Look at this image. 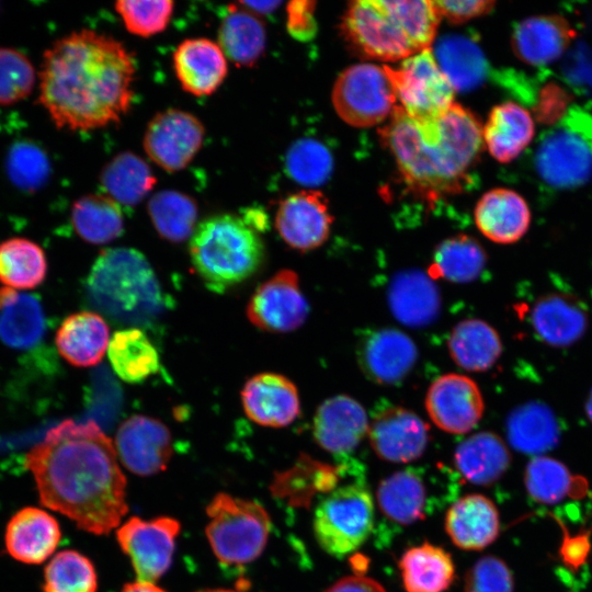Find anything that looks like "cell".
<instances>
[{"label":"cell","mask_w":592,"mask_h":592,"mask_svg":"<svg viewBox=\"0 0 592 592\" xmlns=\"http://www.w3.org/2000/svg\"><path fill=\"white\" fill-rule=\"evenodd\" d=\"M508 432L512 444L525 451H540L556 437V428L550 414L540 407L533 406L511 415Z\"/></svg>","instance_id":"cell-48"},{"label":"cell","mask_w":592,"mask_h":592,"mask_svg":"<svg viewBox=\"0 0 592 592\" xmlns=\"http://www.w3.org/2000/svg\"><path fill=\"white\" fill-rule=\"evenodd\" d=\"M482 128L478 117L457 103L426 124L414 122L397 105L380 134L406 183L434 200L467 184L485 144Z\"/></svg>","instance_id":"cell-3"},{"label":"cell","mask_w":592,"mask_h":592,"mask_svg":"<svg viewBox=\"0 0 592 592\" xmlns=\"http://www.w3.org/2000/svg\"><path fill=\"white\" fill-rule=\"evenodd\" d=\"M399 569L407 592H444L455 578L451 555L426 542L407 549L399 560Z\"/></svg>","instance_id":"cell-33"},{"label":"cell","mask_w":592,"mask_h":592,"mask_svg":"<svg viewBox=\"0 0 592 592\" xmlns=\"http://www.w3.org/2000/svg\"><path fill=\"white\" fill-rule=\"evenodd\" d=\"M172 64L182 89L194 96L213 94L228 72L227 58L218 43L204 37L182 41Z\"/></svg>","instance_id":"cell-23"},{"label":"cell","mask_w":592,"mask_h":592,"mask_svg":"<svg viewBox=\"0 0 592 592\" xmlns=\"http://www.w3.org/2000/svg\"><path fill=\"white\" fill-rule=\"evenodd\" d=\"M107 354L115 374L124 382L138 384L159 371V355L139 328L118 330L110 340Z\"/></svg>","instance_id":"cell-35"},{"label":"cell","mask_w":592,"mask_h":592,"mask_svg":"<svg viewBox=\"0 0 592 592\" xmlns=\"http://www.w3.org/2000/svg\"><path fill=\"white\" fill-rule=\"evenodd\" d=\"M394 317L408 327L431 325L440 314L441 296L434 281L418 270L397 273L388 288Z\"/></svg>","instance_id":"cell-26"},{"label":"cell","mask_w":592,"mask_h":592,"mask_svg":"<svg viewBox=\"0 0 592 592\" xmlns=\"http://www.w3.org/2000/svg\"><path fill=\"white\" fill-rule=\"evenodd\" d=\"M189 246L195 272L215 293H224L253 276L265 258L258 229L232 214H216L201 221Z\"/></svg>","instance_id":"cell-5"},{"label":"cell","mask_w":592,"mask_h":592,"mask_svg":"<svg viewBox=\"0 0 592 592\" xmlns=\"http://www.w3.org/2000/svg\"><path fill=\"white\" fill-rule=\"evenodd\" d=\"M205 136L202 122L192 113L168 109L157 113L144 135L150 160L168 172L185 169L201 150Z\"/></svg>","instance_id":"cell-12"},{"label":"cell","mask_w":592,"mask_h":592,"mask_svg":"<svg viewBox=\"0 0 592 592\" xmlns=\"http://www.w3.org/2000/svg\"><path fill=\"white\" fill-rule=\"evenodd\" d=\"M61 539L58 521L46 510L25 506L5 526L7 553L16 561L39 565L53 556Z\"/></svg>","instance_id":"cell-21"},{"label":"cell","mask_w":592,"mask_h":592,"mask_svg":"<svg viewBox=\"0 0 592 592\" xmlns=\"http://www.w3.org/2000/svg\"><path fill=\"white\" fill-rule=\"evenodd\" d=\"M218 45L238 67H251L264 54L266 31L257 14L231 4L218 29Z\"/></svg>","instance_id":"cell-32"},{"label":"cell","mask_w":592,"mask_h":592,"mask_svg":"<svg viewBox=\"0 0 592 592\" xmlns=\"http://www.w3.org/2000/svg\"><path fill=\"white\" fill-rule=\"evenodd\" d=\"M384 67L399 106L414 122L432 123L454 103L455 90L439 67L431 47L401 60L396 68Z\"/></svg>","instance_id":"cell-8"},{"label":"cell","mask_w":592,"mask_h":592,"mask_svg":"<svg viewBox=\"0 0 592 592\" xmlns=\"http://www.w3.org/2000/svg\"><path fill=\"white\" fill-rule=\"evenodd\" d=\"M447 345L452 360L469 372L489 369L502 353L498 332L474 318L462 320L452 329Z\"/></svg>","instance_id":"cell-34"},{"label":"cell","mask_w":592,"mask_h":592,"mask_svg":"<svg viewBox=\"0 0 592 592\" xmlns=\"http://www.w3.org/2000/svg\"><path fill=\"white\" fill-rule=\"evenodd\" d=\"M241 401L247 417L263 426H287L300 413L295 384L277 373H260L249 378L241 390Z\"/></svg>","instance_id":"cell-19"},{"label":"cell","mask_w":592,"mask_h":592,"mask_svg":"<svg viewBox=\"0 0 592 592\" xmlns=\"http://www.w3.org/2000/svg\"><path fill=\"white\" fill-rule=\"evenodd\" d=\"M444 525L455 546L464 550H481L498 537L500 516L489 498L471 493L451 505Z\"/></svg>","instance_id":"cell-25"},{"label":"cell","mask_w":592,"mask_h":592,"mask_svg":"<svg viewBox=\"0 0 592 592\" xmlns=\"http://www.w3.org/2000/svg\"><path fill=\"white\" fill-rule=\"evenodd\" d=\"M525 482L533 498L550 503L565 497L570 475L559 462L549 457H536L526 468Z\"/></svg>","instance_id":"cell-49"},{"label":"cell","mask_w":592,"mask_h":592,"mask_svg":"<svg viewBox=\"0 0 592 592\" xmlns=\"http://www.w3.org/2000/svg\"><path fill=\"white\" fill-rule=\"evenodd\" d=\"M86 291L94 308L124 325H150L166 307L152 266L133 248L102 250L91 266Z\"/></svg>","instance_id":"cell-4"},{"label":"cell","mask_w":592,"mask_h":592,"mask_svg":"<svg viewBox=\"0 0 592 592\" xmlns=\"http://www.w3.org/2000/svg\"><path fill=\"white\" fill-rule=\"evenodd\" d=\"M474 217L479 231L500 244H511L523 238L532 220L524 197L504 187L486 192L476 204Z\"/></svg>","instance_id":"cell-24"},{"label":"cell","mask_w":592,"mask_h":592,"mask_svg":"<svg viewBox=\"0 0 592 592\" xmlns=\"http://www.w3.org/2000/svg\"><path fill=\"white\" fill-rule=\"evenodd\" d=\"M315 2L292 1L287 4L286 26L292 36L299 41H309L316 34V21L314 16Z\"/></svg>","instance_id":"cell-51"},{"label":"cell","mask_w":592,"mask_h":592,"mask_svg":"<svg viewBox=\"0 0 592 592\" xmlns=\"http://www.w3.org/2000/svg\"><path fill=\"white\" fill-rule=\"evenodd\" d=\"M71 224L80 238L96 246L112 242L124 231L119 205L103 194H87L75 201Z\"/></svg>","instance_id":"cell-39"},{"label":"cell","mask_w":592,"mask_h":592,"mask_svg":"<svg viewBox=\"0 0 592 592\" xmlns=\"http://www.w3.org/2000/svg\"><path fill=\"white\" fill-rule=\"evenodd\" d=\"M369 421L363 406L348 395L325 400L312 421L316 443L330 453H348L367 436Z\"/></svg>","instance_id":"cell-20"},{"label":"cell","mask_w":592,"mask_h":592,"mask_svg":"<svg viewBox=\"0 0 592 592\" xmlns=\"http://www.w3.org/2000/svg\"><path fill=\"white\" fill-rule=\"evenodd\" d=\"M136 62L112 36L80 30L43 55L39 103L60 129L91 130L118 123L134 98Z\"/></svg>","instance_id":"cell-2"},{"label":"cell","mask_w":592,"mask_h":592,"mask_svg":"<svg viewBox=\"0 0 592 592\" xmlns=\"http://www.w3.org/2000/svg\"><path fill=\"white\" fill-rule=\"evenodd\" d=\"M41 503L94 535H106L128 512L126 478L114 443L94 421L65 420L25 456Z\"/></svg>","instance_id":"cell-1"},{"label":"cell","mask_w":592,"mask_h":592,"mask_svg":"<svg viewBox=\"0 0 592 592\" xmlns=\"http://www.w3.org/2000/svg\"><path fill=\"white\" fill-rule=\"evenodd\" d=\"M47 274L44 250L36 242L13 237L0 243V282L12 289L37 287Z\"/></svg>","instance_id":"cell-41"},{"label":"cell","mask_w":592,"mask_h":592,"mask_svg":"<svg viewBox=\"0 0 592 592\" xmlns=\"http://www.w3.org/2000/svg\"><path fill=\"white\" fill-rule=\"evenodd\" d=\"M376 497L383 514L398 524L409 525L425 516V486L411 470L396 471L383 479Z\"/></svg>","instance_id":"cell-38"},{"label":"cell","mask_w":592,"mask_h":592,"mask_svg":"<svg viewBox=\"0 0 592 592\" xmlns=\"http://www.w3.org/2000/svg\"><path fill=\"white\" fill-rule=\"evenodd\" d=\"M55 343L58 353L71 365L91 367L104 356L110 344V329L98 312L82 310L60 323Z\"/></svg>","instance_id":"cell-27"},{"label":"cell","mask_w":592,"mask_h":592,"mask_svg":"<svg viewBox=\"0 0 592 592\" xmlns=\"http://www.w3.org/2000/svg\"><path fill=\"white\" fill-rule=\"evenodd\" d=\"M247 317L258 329L271 333L292 332L304 325L309 305L299 278L292 270H281L260 284L247 305Z\"/></svg>","instance_id":"cell-13"},{"label":"cell","mask_w":592,"mask_h":592,"mask_svg":"<svg viewBox=\"0 0 592 592\" xmlns=\"http://www.w3.org/2000/svg\"><path fill=\"white\" fill-rule=\"evenodd\" d=\"M196 592H244V589L242 588V583H241V587L240 588H237V589H204V590H198Z\"/></svg>","instance_id":"cell-56"},{"label":"cell","mask_w":592,"mask_h":592,"mask_svg":"<svg viewBox=\"0 0 592 592\" xmlns=\"http://www.w3.org/2000/svg\"><path fill=\"white\" fill-rule=\"evenodd\" d=\"M281 1H240L239 5L254 14H265L271 13L281 5Z\"/></svg>","instance_id":"cell-54"},{"label":"cell","mask_w":592,"mask_h":592,"mask_svg":"<svg viewBox=\"0 0 592 592\" xmlns=\"http://www.w3.org/2000/svg\"><path fill=\"white\" fill-rule=\"evenodd\" d=\"M115 10L126 30L140 37H150L162 33L173 15L174 2L169 0L117 1Z\"/></svg>","instance_id":"cell-47"},{"label":"cell","mask_w":592,"mask_h":592,"mask_svg":"<svg viewBox=\"0 0 592 592\" xmlns=\"http://www.w3.org/2000/svg\"><path fill=\"white\" fill-rule=\"evenodd\" d=\"M147 209L156 231L170 242L179 243L191 238L197 227V204L183 192H157L149 198Z\"/></svg>","instance_id":"cell-42"},{"label":"cell","mask_w":592,"mask_h":592,"mask_svg":"<svg viewBox=\"0 0 592 592\" xmlns=\"http://www.w3.org/2000/svg\"><path fill=\"white\" fill-rule=\"evenodd\" d=\"M325 592H386L376 580L362 577L350 576L337 581Z\"/></svg>","instance_id":"cell-53"},{"label":"cell","mask_w":592,"mask_h":592,"mask_svg":"<svg viewBox=\"0 0 592 592\" xmlns=\"http://www.w3.org/2000/svg\"><path fill=\"white\" fill-rule=\"evenodd\" d=\"M454 464L469 482L485 486L493 483L504 474L510 464V454L497 434L483 431L458 444Z\"/></svg>","instance_id":"cell-31"},{"label":"cell","mask_w":592,"mask_h":592,"mask_svg":"<svg viewBox=\"0 0 592 592\" xmlns=\"http://www.w3.org/2000/svg\"><path fill=\"white\" fill-rule=\"evenodd\" d=\"M368 440L375 454L391 463L421 457L429 444V425L413 411L398 406L379 410L369 422Z\"/></svg>","instance_id":"cell-17"},{"label":"cell","mask_w":592,"mask_h":592,"mask_svg":"<svg viewBox=\"0 0 592 592\" xmlns=\"http://www.w3.org/2000/svg\"><path fill=\"white\" fill-rule=\"evenodd\" d=\"M180 522L171 516H132L116 530V539L138 581L156 583L171 567Z\"/></svg>","instance_id":"cell-11"},{"label":"cell","mask_w":592,"mask_h":592,"mask_svg":"<svg viewBox=\"0 0 592 592\" xmlns=\"http://www.w3.org/2000/svg\"><path fill=\"white\" fill-rule=\"evenodd\" d=\"M574 37L576 31L563 16L534 15L515 25L511 36V46L521 61L538 67L557 61Z\"/></svg>","instance_id":"cell-22"},{"label":"cell","mask_w":592,"mask_h":592,"mask_svg":"<svg viewBox=\"0 0 592 592\" xmlns=\"http://www.w3.org/2000/svg\"><path fill=\"white\" fill-rule=\"evenodd\" d=\"M285 169L295 182L315 187L329 180L333 169V159L322 143L304 138L288 148L285 156Z\"/></svg>","instance_id":"cell-44"},{"label":"cell","mask_w":592,"mask_h":592,"mask_svg":"<svg viewBox=\"0 0 592 592\" xmlns=\"http://www.w3.org/2000/svg\"><path fill=\"white\" fill-rule=\"evenodd\" d=\"M483 143L499 162L515 160L532 143L535 123L532 114L514 101L493 106L482 128Z\"/></svg>","instance_id":"cell-28"},{"label":"cell","mask_w":592,"mask_h":592,"mask_svg":"<svg viewBox=\"0 0 592 592\" xmlns=\"http://www.w3.org/2000/svg\"><path fill=\"white\" fill-rule=\"evenodd\" d=\"M487 257L481 244L470 236L457 235L443 240L434 250L428 275L453 283L476 280L486 265Z\"/></svg>","instance_id":"cell-40"},{"label":"cell","mask_w":592,"mask_h":592,"mask_svg":"<svg viewBox=\"0 0 592 592\" xmlns=\"http://www.w3.org/2000/svg\"><path fill=\"white\" fill-rule=\"evenodd\" d=\"M114 447L124 467L143 477L163 471L173 453L169 428L143 414L132 415L121 423Z\"/></svg>","instance_id":"cell-14"},{"label":"cell","mask_w":592,"mask_h":592,"mask_svg":"<svg viewBox=\"0 0 592 592\" xmlns=\"http://www.w3.org/2000/svg\"><path fill=\"white\" fill-rule=\"evenodd\" d=\"M512 573L506 563L498 557L485 556L468 569L464 592H513Z\"/></svg>","instance_id":"cell-50"},{"label":"cell","mask_w":592,"mask_h":592,"mask_svg":"<svg viewBox=\"0 0 592 592\" xmlns=\"http://www.w3.org/2000/svg\"><path fill=\"white\" fill-rule=\"evenodd\" d=\"M533 316L537 332L550 343L566 344L583 331L582 312L558 297L540 301Z\"/></svg>","instance_id":"cell-45"},{"label":"cell","mask_w":592,"mask_h":592,"mask_svg":"<svg viewBox=\"0 0 592 592\" xmlns=\"http://www.w3.org/2000/svg\"><path fill=\"white\" fill-rule=\"evenodd\" d=\"M332 223L328 201L320 192L311 190L286 196L275 215V227L283 241L303 252L323 244Z\"/></svg>","instance_id":"cell-16"},{"label":"cell","mask_w":592,"mask_h":592,"mask_svg":"<svg viewBox=\"0 0 592 592\" xmlns=\"http://www.w3.org/2000/svg\"><path fill=\"white\" fill-rule=\"evenodd\" d=\"M425 409L439 429L464 434L480 421L485 402L478 385L471 378L451 373L440 376L430 385Z\"/></svg>","instance_id":"cell-15"},{"label":"cell","mask_w":592,"mask_h":592,"mask_svg":"<svg viewBox=\"0 0 592 592\" xmlns=\"http://www.w3.org/2000/svg\"><path fill=\"white\" fill-rule=\"evenodd\" d=\"M206 538L217 560L226 566H243L264 551L271 517L260 503L218 492L206 505Z\"/></svg>","instance_id":"cell-6"},{"label":"cell","mask_w":592,"mask_h":592,"mask_svg":"<svg viewBox=\"0 0 592 592\" xmlns=\"http://www.w3.org/2000/svg\"><path fill=\"white\" fill-rule=\"evenodd\" d=\"M43 592H96L93 562L81 553L65 549L55 554L44 569Z\"/></svg>","instance_id":"cell-43"},{"label":"cell","mask_w":592,"mask_h":592,"mask_svg":"<svg viewBox=\"0 0 592 592\" xmlns=\"http://www.w3.org/2000/svg\"><path fill=\"white\" fill-rule=\"evenodd\" d=\"M45 315L39 300L27 293L0 288V340L13 349H29L45 334Z\"/></svg>","instance_id":"cell-30"},{"label":"cell","mask_w":592,"mask_h":592,"mask_svg":"<svg viewBox=\"0 0 592 592\" xmlns=\"http://www.w3.org/2000/svg\"><path fill=\"white\" fill-rule=\"evenodd\" d=\"M346 41L365 57L396 61L417 53L390 1L350 2L342 20Z\"/></svg>","instance_id":"cell-9"},{"label":"cell","mask_w":592,"mask_h":592,"mask_svg":"<svg viewBox=\"0 0 592 592\" xmlns=\"http://www.w3.org/2000/svg\"><path fill=\"white\" fill-rule=\"evenodd\" d=\"M434 4L441 16L452 23H463L489 13L496 5V2L488 0H441L434 1Z\"/></svg>","instance_id":"cell-52"},{"label":"cell","mask_w":592,"mask_h":592,"mask_svg":"<svg viewBox=\"0 0 592 592\" xmlns=\"http://www.w3.org/2000/svg\"><path fill=\"white\" fill-rule=\"evenodd\" d=\"M537 168L549 184L573 186L590 177L592 152L574 135L557 133L547 138L538 150Z\"/></svg>","instance_id":"cell-29"},{"label":"cell","mask_w":592,"mask_h":592,"mask_svg":"<svg viewBox=\"0 0 592 592\" xmlns=\"http://www.w3.org/2000/svg\"><path fill=\"white\" fill-rule=\"evenodd\" d=\"M121 592H167L164 589L158 587L156 583L134 581L126 583Z\"/></svg>","instance_id":"cell-55"},{"label":"cell","mask_w":592,"mask_h":592,"mask_svg":"<svg viewBox=\"0 0 592 592\" xmlns=\"http://www.w3.org/2000/svg\"><path fill=\"white\" fill-rule=\"evenodd\" d=\"M36 83V69L21 50L0 46V105L25 100Z\"/></svg>","instance_id":"cell-46"},{"label":"cell","mask_w":592,"mask_h":592,"mask_svg":"<svg viewBox=\"0 0 592 592\" xmlns=\"http://www.w3.org/2000/svg\"><path fill=\"white\" fill-rule=\"evenodd\" d=\"M433 55L455 91L471 90L486 78L487 60L478 45L466 36L441 37Z\"/></svg>","instance_id":"cell-36"},{"label":"cell","mask_w":592,"mask_h":592,"mask_svg":"<svg viewBox=\"0 0 592 592\" xmlns=\"http://www.w3.org/2000/svg\"><path fill=\"white\" fill-rule=\"evenodd\" d=\"M417 358L418 349L413 340L396 328L369 331L357 346V360L364 375L380 385L402 380Z\"/></svg>","instance_id":"cell-18"},{"label":"cell","mask_w":592,"mask_h":592,"mask_svg":"<svg viewBox=\"0 0 592 592\" xmlns=\"http://www.w3.org/2000/svg\"><path fill=\"white\" fill-rule=\"evenodd\" d=\"M374 526L369 491L358 485L331 490L317 505L314 532L321 548L335 557L356 550Z\"/></svg>","instance_id":"cell-7"},{"label":"cell","mask_w":592,"mask_h":592,"mask_svg":"<svg viewBox=\"0 0 592 592\" xmlns=\"http://www.w3.org/2000/svg\"><path fill=\"white\" fill-rule=\"evenodd\" d=\"M396 93L385 67L357 64L343 70L332 90L338 115L357 127L384 122L394 112Z\"/></svg>","instance_id":"cell-10"},{"label":"cell","mask_w":592,"mask_h":592,"mask_svg":"<svg viewBox=\"0 0 592 592\" xmlns=\"http://www.w3.org/2000/svg\"><path fill=\"white\" fill-rule=\"evenodd\" d=\"M100 180L107 196L125 206L139 204L157 182L147 162L130 151L113 157L102 169Z\"/></svg>","instance_id":"cell-37"},{"label":"cell","mask_w":592,"mask_h":592,"mask_svg":"<svg viewBox=\"0 0 592 592\" xmlns=\"http://www.w3.org/2000/svg\"><path fill=\"white\" fill-rule=\"evenodd\" d=\"M587 409H588V414H589L590 419L592 420V394H591V397H590V399L588 401Z\"/></svg>","instance_id":"cell-57"}]
</instances>
